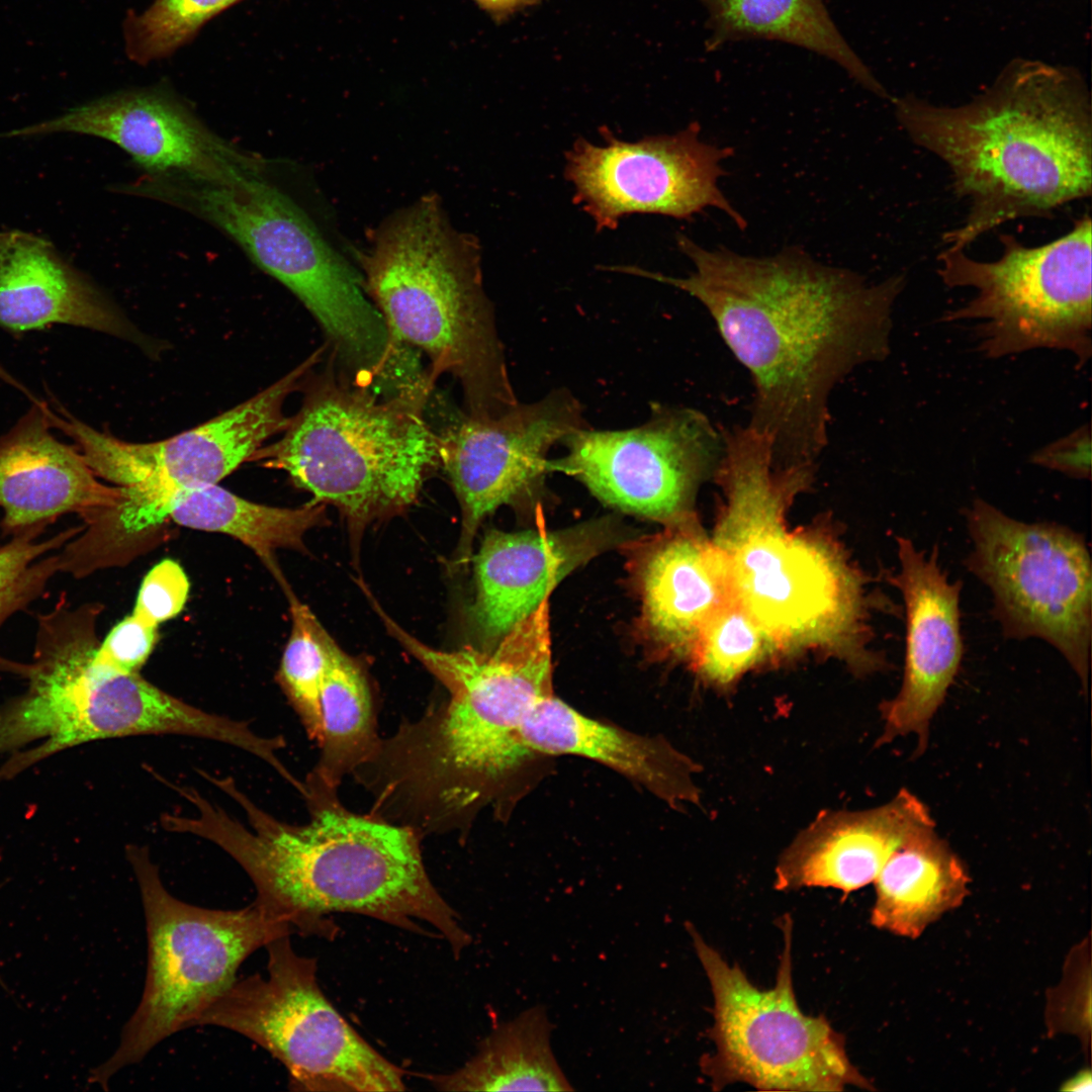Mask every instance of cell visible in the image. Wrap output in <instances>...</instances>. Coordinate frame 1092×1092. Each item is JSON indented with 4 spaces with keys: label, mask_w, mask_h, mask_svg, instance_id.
<instances>
[{
    "label": "cell",
    "mask_w": 1092,
    "mask_h": 1092,
    "mask_svg": "<svg viewBox=\"0 0 1092 1092\" xmlns=\"http://www.w3.org/2000/svg\"><path fill=\"white\" fill-rule=\"evenodd\" d=\"M688 277L623 271L682 290L708 310L753 387L749 426L772 441L774 463H814L828 443L829 397L862 364L890 352L892 310L905 275L870 282L801 249L766 257L708 249L684 235Z\"/></svg>",
    "instance_id": "6da1fadb"
},
{
    "label": "cell",
    "mask_w": 1092,
    "mask_h": 1092,
    "mask_svg": "<svg viewBox=\"0 0 1092 1092\" xmlns=\"http://www.w3.org/2000/svg\"><path fill=\"white\" fill-rule=\"evenodd\" d=\"M209 781L242 807L249 825L189 787L182 797L193 813H169L166 829L224 850L251 878L255 901L291 933L331 939L339 928L329 915L354 913L418 933L425 932L420 922L430 924L456 958L470 945L426 871L413 829L348 810L338 788L312 770L303 783L310 817L301 825L269 815L231 777Z\"/></svg>",
    "instance_id": "7a4b0ae2"
},
{
    "label": "cell",
    "mask_w": 1092,
    "mask_h": 1092,
    "mask_svg": "<svg viewBox=\"0 0 1092 1092\" xmlns=\"http://www.w3.org/2000/svg\"><path fill=\"white\" fill-rule=\"evenodd\" d=\"M372 606L446 698L380 737L362 767L364 782L386 813L422 836H461L531 754L523 726L553 695L549 598L486 649H435Z\"/></svg>",
    "instance_id": "3957f363"
},
{
    "label": "cell",
    "mask_w": 1092,
    "mask_h": 1092,
    "mask_svg": "<svg viewBox=\"0 0 1092 1092\" xmlns=\"http://www.w3.org/2000/svg\"><path fill=\"white\" fill-rule=\"evenodd\" d=\"M892 101L908 138L947 166L969 203L945 248L967 251L1005 222L1052 217L1091 194V97L1074 67L1017 58L964 104L914 94Z\"/></svg>",
    "instance_id": "277c9868"
},
{
    "label": "cell",
    "mask_w": 1092,
    "mask_h": 1092,
    "mask_svg": "<svg viewBox=\"0 0 1092 1092\" xmlns=\"http://www.w3.org/2000/svg\"><path fill=\"white\" fill-rule=\"evenodd\" d=\"M724 450L715 477L726 509L712 543L723 560L730 600L772 644L827 642L840 627L861 644L867 600L859 577L821 545L788 533V502L808 485L814 464H774L768 435L748 425L722 429Z\"/></svg>",
    "instance_id": "5b68a950"
},
{
    "label": "cell",
    "mask_w": 1092,
    "mask_h": 1092,
    "mask_svg": "<svg viewBox=\"0 0 1092 1092\" xmlns=\"http://www.w3.org/2000/svg\"><path fill=\"white\" fill-rule=\"evenodd\" d=\"M476 244L436 196L395 212L361 256L363 284L394 343L429 360L432 378L461 386L465 415L489 420L518 404L481 280Z\"/></svg>",
    "instance_id": "8992f818"
},
{
    "label": "cell",
    "mask_w": 1092,
    "mask_h": 1092,
    "mask_svg": "<svg viewBox=\"0 0 1092 1092\" xmlns=\"http://www.w3.org/2000/svg\"><path fill=\"white\" fill-rule=\"evenodd\" d=\"M134 190L208 221L285 285L316 320L353 383L377 388L401 374L406 352L392 341L363 279L265 175L230 183L145 175Z\"/></svg>",
    "instance_id": "52a82bcc"
},
{
    "label": "cell",
    "mask_w": 1092,
    "mask_h": 1092,
    "mask_svg": "<svg viewBox=\"0 0 1092 1092\" xmlns=\"http://www.w3.org/2000/svg\"><path fill=\"white\" fill-rule=\"evenodd\" d=\"M283 437L252 460L285 471L314 502L335 506L355 532L417 499L440 467V439L425 419L432 390L381 398L355 385L330 354L301 386Z\"/></svg>",
    "instance_id": "ba28073f"
},
{
    "label": "cell",
    "mask_w": 1092,
    "mask_h": 1092,
    "mask_svg": "<svg viewBox=\"0 0 1092 1092\" xmlns=\"http://www.w3.org/2000/svg\"><path fill=\"white\" fill-rule=\"evenodd\" d=\"M126 856L143 903L148 965L142 998L115 1052L90 1073L89 1082L104 1089L117 1072L141 1062L158 1043L193 1027L254 951L292 934L256 901L239 910H216L177 899L165 888L146 846L129 844Z\"/></svg>",
    "instance_id": "9c48e42d"
},
{
    "label": "cell",
    "mask_w": 1092,
    "mask_h": 1092,
    "mask_svg": "<svg viewBox=\"0 0 1092 1092\" xmlns=\"http://www.w3.org/2000/svg\"><path fill=\"white\" fill-rule=\"evenodd\" d=\"M784 948L775 986L760 990L686 923L714 997L715 1052L701 1068L716 1090L743 1082L763 1091L874 1090L850 1062L844 1039L823 1016L806 1015L792 979V920L781 921Z\"/></svg>",
    "instance_id": "30bf717a"
},
{
    "label": "cell",
    "mask_w": 1092,
    "mask_h": 1092,
    "mask_svg": "<svg viewBox=\"0 0 1092 1092\" xmlns=\"http://www.w3.org/2000/svg\"><path fill=\"white\" fill-rule=\"evenodd\" d=\"M1091 238V217L1085 214L1070 232L1036 247L1001 235L1002 254L995 261L944 248L938 255L942 282L975 290L944 321L978 322L979 348L990 358L1049 348L1085 364L1092 352Z\"/></svg>",
    "instance_id": "8fae6325"
},
{
    "label": "cell",
    "mask_w": 1092,
    "mask_h": 1092,
    "mask_svg": "<svg viewBox=\"0 0 1092 1092\" xmlns=\"http://www.w3.org/2000/svg\"><path fill=\"white\" fill-rule=\"evenodd\" d=\"M265 947L268 977L236 979L193 1027L219 1026L253 1040L285 1067L292 1090L403 1091V1071L372 1048L322 992L316 961L297 954L290 935Z\"/></svg>",
    "instance_id": "7c38bea8"
},
{
    "label": "cell",
    "mask_w": 1092,
    "mask_h": 1092,
    "mask_svg": "<svg viewBox=\"0 0 1092 1092\" xmlns=\"http://www.w3.org/2000/svg\"><path fill=\"white\" fill-rule=\"evenodd\" d=\"M964 514L972 541L964 564L990 590L1004 638L1045 641L1086 692L1092 571L1085 537L1054 522L1015 520L982 498Z\"/></svg>",
    "instance_id": "4fadbf2b"
},
{
    "label": "cell",
    "mask_w": 1092,
    "mask_h": 1092,
    "mask_svg": "<svg viewBox=\"0 0 1092 1092\" xmlns=\"http://www.w3.org/2000/svg\"><path fill=\"white\" fill-rule=\"evenodd\" d=\"M549 471L580 481L603 503L667 525L688 518L700 483L715 473L722 430L700 411L654 404L644 424L570 434Z\"/></svg>",
    "instance_id": "5bb4252c"
},
{
    "label": "cell",
    "mask_w": 1092,
    "mask_h": 1092,
    "mask_svg": "<svg viewBox=\"0 0 1092 1092\" xmlns=\"http://www.w3.org/2000/svg\"><path fill=\"white\" fill-rule=\"evenodd\" d=\"M327 347L314 350L286 375L223 414L168 439L133 443L98 431L65 408L48 406L54 429L71 437L94 473L117 486L144 485L171 494L217 484L252 460L272 436L285 431L287 397L301 388L323 361Z\"/></svg>",
    "instance_id": "9a60e30c"
},
{
    "label": "cell",
    "mask_w": 1092,
    "mask_h": 1092,
    "mask_svg": "<svg viewBox=\"0 0 1092 1092\" xmlns=\"http://www.w3.org/2000/svg\"><path fill=\"white\" fill-rule=\"evenodd\" d=\"M699 134L693 123L673 135L637 143L609 138L605 146H595L580 140L567 156L566 176L600 229L615 226L627 213L688 218L715 207L744 230L745 219L719 187L723 161L733 150Z\"/></svg>",
    "instance_id": "2e32d148"
},
{
    "label": "cell",
    "mask_w": 1092,
    "mask_h": 1092,
    "mask_svg": "<svg viewBox=\"0 0 1092 1092\" xmlns=\"http://www.w3.org/2000/svg\"><path fill=\"white\" fill-rule=\"evenodd\" d=\"M585 427L581 404L563 388L495 419L464 415L439 434L440 467L462 513L456 563L467 559L486 516L541 493L551 448Z\"/></svg>",
    "instance_id": "e0dca14e"
},
{
    "label": "cell",
    "mask_w": 1092,
    "mask_h": 1092,
    "mask_svg": "<svg viewBox=\"0 0 1092 1092\" xmlns=\"http://www.w3.org/2000/svg\"><path fill=\"white\" fill-rule=\"evenodd\" d=\"M72 132L109 141L147 175L230 183L264 175L266 163L220 138L160 89L118 92L3 136Z\"/></svg>",
    "instance_id": "ac0fdd59"
},
{
    "label": "cell",
    "mask_w": 1092,
    "mask_h": 1092,
    "mask_svg": "<svg viewBox=\"0 0 1092 1092\" xmlns=\"http://www.w3.org/2000/svg\"><path fill=\"white\" fill-rule=\"evenodd\" d=\"M900 569L888 579L904 602V670L897 696L880 705L884 731L877 745L915 733L916 754L928 744L929 724L943 703L964 657L961 580L951 581L935 545L927 553L908 537L896 536Z\"/></svg>",
    "instance_id": "d6986e66"
},
{
    "label": "cell",
    "mask_w": 1092,
    "mask_h": 1092,
    "mask_svg": "<svg viewBox=\"0 0 1092 1092\" xmlns=\"http://www.w3.org/2000/svg\"><path fill=\"white\" fill-rule=\"evenodd\" d=\"M538 520L536 530H490L475 556L470 616L490 644L532 614L567 574L623 542L622 532L609 519L549 532L538 507Z\"/></svg>",
    "instance_id": "ffe728a7"
},
{
    "label": "cell",
    "mask_w": 1092,
    "mask_h": 1092,
    "mask_svg": "<svg viewBox=\"0 0 1092 1092\" xmlns=\"http://www.w3.org/2000/svg\"><path fill=\"white\" fill-rule=\"evenodd\" d=\"M680 524L627 543V566L640 600L641 637L660 653L690 656L701 629L730 593L712 542Z\"/></svg>",
    "instance_id": "44dd1931"
},
{
    "label": "cell",
    "mask_w": 1092,
    "mask_h": 1092,
    "mask_svg": "<svg viewBox=\"0 0 1092 1092\" xmlns=\"http://www.w3.org/2000/svg\"><path fill=\"white\" fill-rule=\"evenodd\" d=\"M52 429L47 404L37 401L0 437L4 535L42 533L66 514L83 519L122 495L121 486L102 483L80 449L57 439Z\"/></svg>",
    "instance_id": "7402d4cb"
},
{
    "label": "cell",
    "mask_w": 1092,
    "mask_h": 1092,
    "mask_svg": "<svg viewBox=\"0 0 1092 1092\" xmlns=\"http://www.w3.org/2000/svg\"><path fill=\"white\" fill-rule=\"evenodd\" d=\"M931 825L928 808L907 789L873 809L823 811L784 850L775 888H834L847 895L873 883L908 837Z\"/></svg>",
    "instance_id": "603a6c76"
},
{
    "label": "cell",
    "mask_w": 1092,
    "mask_h": 1092,
    "mask_svg": "<svg viewBox=\"0 0 1092 1092\" xmlns=\"http://www.w3.org/2000/svg\"><path fill=\"white\" fill-rule=\"evenodd\" d=\"M52 325L134 336L113 303L54 245L20 230L0 232V328L11 333Z\"/></svg>",
    "instance_id": "cb8c5ba5"
},
{
    "label": "cell",
    "mask_w": 1092,
    "mask_h": 1092,
    "mask_svg": "<svg viewBox=\"0 0 1092 1092\" xmlns=\"http://www.w3.org/2000/svg\"><path fill=\"white\" fill-rule=\"evenodd\" d=\"M530 753L573 754L599 761L648 789L669 806L698 804L701 767L662 737L641 736L587 717L551 695L522 729Z\"/></svg>",
    "instance_id": "d4e9b609"
},
{
    "label": "cell",
    "mask_w": 1092,
    "mask_h": 1092,
    "mask_svg": "<svg viewBox=\"0 0 1092 1092\" xmlns=\"http://www.w3.org/2000/svg\"><path fill=\"white\" fill-rule=\"evenodd\" d=\"M874 883L872 924L914 939L963 904L969 895L970 877L931 825L908 837L887 859Z\"/></svg>",
    "instance_id": "484cf974"
},
{
    "label": "cell",
    "mask_w": 1092,
    "mask_h": 1092,
    "mask_svg": "<svg viewBox=\"0 0 1092 1092\" xmlns=\"http://www.w3.org/2000/svg\"><path fill=\"white\" fill-rule=\"evenodd\" d=\"M708 12V48L761 38L795 44L834 61L864 89L891 99L846 42L823 0H701Z\"/></svg>",
    "instance_id": "4316f807"
},
{
    "label": "cell",
    "mask_w": 1092,
    "mask_h": 1092,
    "mask_svg": "<svg viewBox=\"0 0 1092 1092\" xmlns=\"http://www.w3.org/2000/svg\"><path fill=\"white\" fill-rule=\"evenodd\" d=\"M553 1028L546 1008L532 1006L492 1029L462 1068L431 1081L445 1091H572L552 1049Z\"/></svg>",
    "instance_id": "83f0119b"
},
{
    "label": "cell",
    "mask_w": 1092,
    "mask_h": 1092,
    "mask_svg": "<svg viewBox=\"0 0 1092 1092\" xmlns=\"http://www.w3.org/2000/svg\"><path fill=\"white\" fill-rule=\"evenodd\" d=\"M325 513V505L314 500L298 508L271 507L211 484L180 491L173 500L169 519L185 528L237 539L283 582L274 561L275 551L304 550L305 534L323 524Z\"/></svg>",
    "instance_id": "f1b7e54d"
},
{
    "label": "cell",
    "mask_w": 1092,
    "mask_h": 1092,
    "mask_svg": "<svg viewBox=\"0 0 1092 1092\" xmlns=\"http://www.w3.org/2000/svg\"><path fill=\"white\" fill-rule=\"evenodd\" d=\"M323 736L314 774L339 788L375 750L376 710L363 667L333 641L321 694Z\"/></svg>",
    "instance_id": "f546056e"
},
{
    "label": "cell",
    "mask_w": 1092,
    "mask_h": 1092,
    "mask_svg": "<svg viewBox=\"0 0 1092 1092\" xmlns=\"http://www.w3.org/2000/svg\"><path fill=\"white\" fill-rule=\"evenodd\" d=\"M284 589L290 604L291 630L277 681L307 736L318 744L323 736L321 694L334 639L286 584Z\"/></svg>",
    "instance_id": "4dcf8cb0"
},
{
    "label": "cell",
    "mask_w": 1092,
    "mask_h": 1092,
    "mask_svg": "<svg viewBox=\"0 0 1092 1092\" xmlns=\"http://www.w3.org/2000/svg\"><path fill=\"white\" fill-rule=\"evenodd\" d=\"M771 646L757 623L729 600L703 626L689 657L706 681L726 689L758 664Z\"/></svg>",
    "instance_id": "1f68e13d"
},
{
    "label": "cell",
    "mask_w": 1092,
    "mask_h": 1092,
    "mask_svg": "<svg viewBox=\"0 0 1092 1092\" xmlns=\"http://www.w3.org/2000/svg\"><path fill=\"white\" fill-rule=\"evenodd\" d=\"M81 530L82 526L71 527L40 542L37 538L41 533L27 531L12 536L0 546V627L39 598L52 577L60 572L59 553L42 556L63 548ZM29 669L30 662H16L0 655L2 671L26 678Z\"/></svg>",
    "instance_id": "d6a6232c"
},
{
    "label": "cell",
    "mask_w": 1092,
    "mask_h": 1092,
    "mask_svg": "<svg viewBox=\"0 0 1092 1092\" xmlns=\"http://www.w3.org/2000/svg\"><path fill=\"white\" fill-rule=\"evenodd\" d=\"M242 0H154L144 11L129 10L123 22L130 61L148 65L191 40L199 29Z\"/></svg>",
    "instance_id": "836d02e7"
},
{
    "label": "cell",
    "mask_w": 1092,
    "mask_h": 1092,
    "mask_svg": "<svg viewBox=\"0 0 1092 1092\" xmlns=\"http://www.w3.org/2000/svg\"><path fill=\"white\" fill-rule=\"evenodd\" d=\"M1089 943L1083 942L1070 953L1062 983L1048 996L1045 1019L1050 1032L1076 1034L1090 1045L1091 971ZM1083 1043V1044H1084Z\"/></svg>",
    "instance_id": "e575fe53"
},
{
    "label": "cell",
    "mask_w": 1092,
    "mask_h": 1092,
    "mask_svg": "<svg viewBox=\"0 0 1092 1092\" xmlns=\"http://www.w3.org/2000/svg\"><path fill=\"white\" fill-rule=\"evenodd\" d=\"M189 586L188 577L177 561L161 560L143 578L132 614L159 626L183 610Z\"/></svg>",
    "instance_id": "d590c367"
},
{
    "label": "cell",
    "mask_w": 1092,
    "mask_h": 1092,
    "mask_svg": "<svg viewBox=\"0 0 1092 1092\" xmlns=\"http://www.w3.org/2000/svg\"><path fill=\"white\" fill-rule=\"evenodd\" d=\"M158 640V626L134 614L119 621L96 649L95 656L117 671L139 672Z\"/></svg>",
    "instance_id": "8d00e7d4"
},
{
    "label": "cell",
    "mask_w": 1092,
    "mask_h": 1092,
    "mask_svg": "<svg viewBox=\"0 0 1092 1092\" xmlns=\"http://www.w3.org/2000/svg\"><path fill=\"white\" fill-rule=\"evenodd\" d=\"M1032 461L1070 477L1086 479L1091 475V440L1088 428H1080L1037 451Z\"/></svg>",
    "instance_id": "74e56055"
},
{
    "label": "cell",
    "mask_w": 1092,
    "mask_h": 1092,
    "mask_svg": "<svg viewBox=\"0 0 1092 1092\" xmlns=\"http://www.w3.org/2000/svg\"><path fill=\"white\" fill-rule=\"evenodd\" d=\"M497 24L526 8L539 5L544 0H472Z\"/></svg>",
    "instance_id": "f35d334b"
},
{
    "label": "cell",
    "mask_w": 1092,
    "mask_h": 1092,
    "mask_svg": "<svg viewBox=\"0 0 1092 1092\" xmlns=\"http://www.w3.org/2000/svg\"><path fill=\"white\" fill-rule=\"evenodd\" d=\"M1091 1085V1072L1089 1069H1087L1079 1072L1077 1075L1065 1082L1061 1089L1066 1091H1090Z\"/></svg>",
    "instance_id": "ab89813d"
}]
</instances>
